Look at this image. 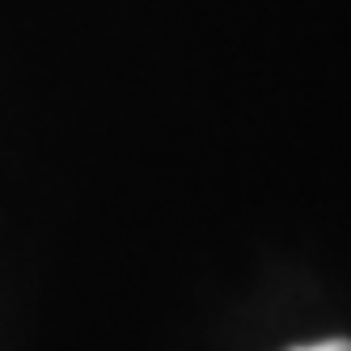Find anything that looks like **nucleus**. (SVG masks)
Instances as JSON below:
<instances>
[{
  "label": "nucleus",
  "mask_w": 351,
  "mask_h": 351,
  "mask_svg": "<svg viewBox=\"0 0 351 351\" xmlns=\"http://www.w3.org/2000/svg\"><path fill=\"white\" fill-rule=\"evenodd\" d=\"M292 351H351V339H326V343H305Z\"/></svg>",
  "instance_id": "nucleus-1"
}]
</instances>
